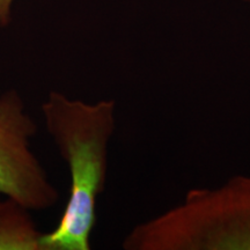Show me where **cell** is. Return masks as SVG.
Here are the masks:
<instances>
[{"mask_svg": "<svg viewBox=\"0 0 250 250\" xmlns=\"http://www.w3.org/2000/svg\"><path fill=\"white\" fill-rule=\"evenodd\" d=\"M45 129L67 165L68 199L57 226L43 233V250H89L96 202L104 189L109 144L116 127V103H89L59 92L41 104Z\"/></svg>", "mask_w": 250, "mask_h": 250, "instance_id": "obj_1", "label": "cell"}, {"mask_svg": "<svg viewBox=\"0 0 250 250\" xmlns=\"http://www.w3.org/2000/svg\"><path fill=\"white\" fill-rule=\"evenodd\" d=\"M125 250H250V175L192 189L176 206L137 225Z\"/></svg>", "mask_w": 250, "mask_h": 250, "instance_id": "obj_2", "label": "cell"}, {"mask_svg": "<svg viewBox=\"0 0 250 250\" xmlns=\"http://www.w3.org/2000/svg\"><path fill=\"white\" fill-rule=\"evenodd\" d=\"M37 125L18 90L0 95V193L30 211H44L59 201V192L31 149Z\"/></svg>", "mask_w": 250, "mask_h": 250, "instance_id": "obj_3", "label": "cell"}, {"mask_svg": "<svg viewBox=\"0 0 250 250\" xmlns=\"http://www.w3.org/2000/svg\"><path fill=\"white\" fill-rule=\"evenodd\" d=\"M26 206L0 193V250H43V233Z\"/></svg>", "mask_w": 250, "mask_h": 250, "instance_id": "obj_4", "label": "cell"}, {"mask_svg": "<svg viewBox=\"0 0 250 250\" xmlns=\"http://www.w3.org/2000/svg\"><path fill=\"white\" fill-rule=\"evenodd\" d=\"M13 0H0V26H7L11 21V7Z\"/></svg>", "mask_w": 250, "mask_h": 250, "instance_id": "obj_5", "label": "cell"}, {"mask_svg": "<svg viewBox=\"0 0 250 250\" xmlns=\"http://www.w3.org/2000/svg\"><path fill=\"white\" fill-rule=\"evenodd\" d=\"M243 1H250V0H243Z\"/></svg>", "mask_w": 250, "mask_h": 250, "instance_id": "obj_6", "label": "cell"}]
</instances>
